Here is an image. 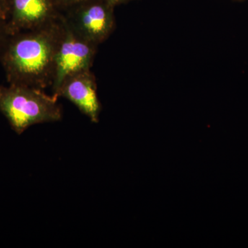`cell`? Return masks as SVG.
Wrapping results in <instances>:
<instances>
[{"label":"cell","mask_w":248,"mask_h":248,"mask_svg":"<svg viewBox=\"0 0 248 248\" xmlns=\"http://www.w3.org/2000/svg\"><path fill=\"white\" fill-rule=\"evenodd\" d=\"M60 31L59 17L43 27L10 35L0 53L8 84L42 90L52 86Z\"/></svg>","instance_id":"cell-1"},{"label":"cell","mask_w":248,"mask_h":248,"mask_svg":"<svg viewBox=\"0 0 248 248\" xmlns=\"http://www.w3.org/2000/svg\"><path fill=\"white\" fill-rule=\"evenodd\" d=\"M0 112L17 135L35 124L59 122L63 115L58 97L42 89L12 84L0 85Z\"/></svg>","instance_id":"cell-2"},{"label":"cell","mask_w":248,"mask_h":248,"mask_svg":"<svg viewBox=\"0 0 248 248\" xmlns=\"http://www.w3.org/2000/svg\"><path fill=\"white\" fill-rule=\"evenodd\" d=\"M60 31L52 91L56 92L66 78L86 70L94 63L98 46L85 39L76 32L65 19L63 14L60 17Z\"/></svg>","instance_id":"cell-3"},{"label":"cell","mask_w":248,"mask_h":248,"mask_svg":"<svg viewBox=\"0 0 248 248\" xmlns=\"http://www.w3.org/2000/svg\"><path fill=\"white\" fill-rule=\"evenodd\" d=\"M115 8L105 0H86L62 14L76 32L99 46L115 31Z\"/></svg>","instance_id":"cell-4"},{"label":"cell","mask_w":248,"mask_h":248,"mask_svg":"<svg viewBox=\"0 0 248 248\" xmlns=\"http://www.w3.org/2000/svg\"><path fill=\"white\" fill-rule=\"evenodd\" d=\"M6 25L10 35L58 20L62 12L53 0H7Z\"/></svg>","instance_id":"cell-5"},{"label":"cell","mask_w":248,"mask_h":248,"mask_svg":"<svg viewBox=\"0 0 248 248\" xmlns=\"http://www.w3.org/2000/svg\"><path fill=\"white\" fill-rule=\"evenodd\" d=\"M97 91L95 76L90 69L78 72L66 78L53 95L68 99L91 122L97 123L102 105Z\"/></svg>","instance_id":"cell-6"},{"label":"cell","mask_w":248,"mask_h":248,"mask_svg":"<svg viewBox=\"0 0 248 248\" xmlns=\"http://www.w3.org/2000/svg\"><path fill=\"white\" fill-rule=\"evenodd\" d=\"M84 1H86V0H53L57 8L62 13L64 12L67 10L71 9V8L73 7L76 5Z\"/></svg>","instance_id":"cell-7"},{"label":"cell","mask_w":248,"mask_h":248,"mask_svg":"<svg viewBox=\"0 0 248 248\" xmlns=\"http://www.w3.org/2000/svg\"><path fill=\"white\" fill-rule=\"evenodd\" d=\"M9 30H8L6 21L0 19V53L4 48L6 42L10 37Z\"/></svg>","instance_id":"cell-8"},{"label":"cell","mask_w":248,"mask_h":248,"mask_svg":"<svg viewBox=\"0 0 248 248\" xmlns=\"http://www.w3.org/2000/svg\"><path fill=\"white\" fill-rule=\"evenodd\" d=\"M8 17L7 0H0V19L6 20Z\"/></svg>","instance_id":"cell-9"},{"label":"cell","mask_w":248,"mask_h":248,"mask_svg":"<svg viewBox=\"0 0 248 248\" xmlns=\"http://www.w3.org/2000/svg\"><path fill=\"white\" fill-rule=\"evenodd\" d=\"M105 1H107L109 4L112 5V6L115 7V6H118V5L125 4V3L133 1V0H105Z\"/></svg>","instance_id":"cell-10"},{"label":"cell","mask_w":248,"mask_h":248,"mask_svg":"<svg viewBox=\"0 0 248 248\" xmlns=\"http://www.w3.org/2000/svg\"><path fill=\"white\" fill-rule=\"evenodd\" d=\"M233 1H240V2H241V1H247V0H233Z\"/></svg>","instance_id":"cell-11"}]
</instances>
